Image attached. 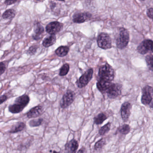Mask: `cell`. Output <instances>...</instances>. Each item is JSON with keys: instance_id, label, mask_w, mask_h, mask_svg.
Here are the masks:
<instances>
[{"instance_id": "1", "label": "cell", "mask_w": 153, "mask_h": 153, "mask_svg": "<svg viewBox=\"0 0 153 153\" xmlns=\"http://www.w3.org/2000/svg\"><path fill=\"white\" fill-rule=\"evenodd\" d=\"M29 102L30 98L27 94H24L17 97L13 104L9 106V111L13 114L20 113L28 105Z\"/></svg>"}, {"instance_id": "38", "label": "cell", "mask_w": 153, "mask_h": 153, "mask_svg": "<svg viewBox=\"0 0 153 153\" xmlns=\"http://www.w3.org/2000/svg\"><path fill=\"white\" fill-rule=\"evenodd\" d=\"M142 1H145V0H142Z\"/></svg>"}, {"instance_id": "31", "label": "cell", "mask_w": 153, "mask_h": 153, "mask_svg": "<svg viewBox=\"0 0 153 153\" xmlns=\"http://www.w3.org/2000/svg\"><path fill=\"white\" fill-rule=\"evenodd\" d=\"M18 0H5L4 3L7 5H11L15 3Z\"/></svg>"}, {"instance_id": "19", "label": "cell", "mask_w": 153, "mask_h": 153, "mask_svg": "<svg viewBox=\"0 0 153 153\" xmlns=\"http://www.w3.org/2000/svg\"><path fill=\"white\" fill-rule=\"evenodd\" d=\"M70 48L67 46H61L55 50V53L59 57L66 56L69 53Z\"/></svg>"}, {"instance_id": "25", "label": "cell", "mask_w": 153, "mask_h": 153, "mask_svg": "<svg viewBox=\"0 0 153 153\" xmlns=\"http://www.w3.org/2000/svg\"><path fill=\"white\" fill-rule=\"evenodd\" d=\"M146 61L148 68L153 71V53H151L146 56Z\"/></svg>"}, {"instance_id": "2", "label": "cell", "mask_w": 153, "mask_h": 153, "mask_svg": "<svg viewBox=\"0 0 153 153\" xmlns=\"http://www.w3.org/2000/svg\"><path fill=\"white\" fill-rule=\"evenodd\" d=\"M129 41L128 30L125 28H120L116 38V45L119 49H123L127 46Z\"/></svg>"}, {"instance_id": "8", "label": "cell", "mask_w": 153, "mask_h": 153, "mask_svg": "<svg viewBox=\"0 0 153 153\" xmlns=\"http://www.w3.org/2000/svg\"><path fill=\"white\" fill-rule=\"evenodd\" d=\"M137 49L138 53L142 55L153 53V41L151 39L143 40L137 47Z\"/></svg>"}, {"instance_id": "4", "label": "cell", "mask_w": 153, "mask_h": 153, "mask_svg": "<svg viewBox=\"0 0 153 153\" xmlns=\"http://www.w3.org/2000/svg\"><path fill=\"white\" fill-rule=\"evenodd\" d=\"M97 43L99 47L102 49L106 50L112 47L111 38L107 33H101L99 35Z\"/></svg>"}, {"instance_id": "12", "label": "cell", "mask_w": 153, "mask_h": 153, "mask_svg": "<svg viewBox=\"0 0 153 153\" xmlns=\"http://www.w3.org/2000/svg\"><path fill=\"white\" fill-rule=\"evenodd\" d=\"M92 15L89 12L79 13L73 16V21L75 23H81L91 18Z\"/></svg>"}, {"instance_id": "7", "label": "cell", "mask_w": 153, "mask_h": 153, "mask_svg": "<svg viewBox=\"0 0 153 153\" xmlns=\"http://www.w3.org/2000/svg\"><path fill=\"white\" fill-rule=\"evenodd\" d=\"M142 94V103L144 105H149L153 100V87L150 85H146L143 88Z\"/></svg>"}, {"instance_id": "5", "label": "cell", "mask_w": 153, "mask_h": 153, "mask_svg": "<svg viewBox=\"0 0 153 153\" xmlns=\"http://www.w3.org/2000/svg\"><path fill=\"white\" fill-rule=\"evenodd\" d=\"M75 98V94L74 92L71 90H67L60 102V107L63 109L67 108L73 103Z\"/></svg>"}, {"instance_id": "10", "label": "cell", "mask_w": 153, "mask_h": 153, "mask_svg": "<svg viewBox=\"0 0 153 153\" xmlns=\"http://www.w3.org/2000/svg\"><path fill=\"white\" fill-rule=\"evenodd\" d=\"M63 27V24L57 21L52 22L46 27V31L51 35H55L60 32Z\"/></svg>"}, {"instance_id": "6", "label": "cell", "mask_w": 153, "mask_h": 153, "mask_svg": "<svg viewBox=\"0 0 153 153\" xmlns=\"http://www.w3.org/2000/svg\"><path fill=\"white\" fill-rule=\"evenodd\" d=\"M93 71L92 68L88 69L79 78L76 84L79 88H82L86 86L93 78Z\"/></svg>"}, {"instance_id": "27", "label": "cell", "mask_w": 153, "mask_h": 153, "mask_svg": "<svg viewBox=\"0 0 153 153\" xmlns=\"http://www.w3.org/2000/svg\"><path fill=\"white\" fill-rule=\"evenodd\" d=\"M106 144V140L104 138H101L95 143L94 149L96 151L102 149Z\"/></svg>"}, {"instance_id": "11", "label": "cell", "mask_w": 153, "mask_h": 153, "mask_svg": "<svg viewBox=\"0 0 153 153\" xmlns=\"http://www.w3.org/2000/svg\"><path fill=\"white\" fill-rule=\"evenodd\" d=\"M132 108V105L130 102H124L120 109L121 117L124 122H127L129 119L131 115V110Z\"/></svg>"}, {"instance_id": "20", "label": "cell", "mask_w": 153, "mask_h": 153, "mask_svg": "<svg viewBox=\"0 0 153 153\" xmlns=\"http://www.w3.org/2000/svg\"><path fill=\"white\" fill-rule=\"evenodd\" d=\"M107 119V117L104 113H99L96 117H94V124L97 125H101Z\"/></svg>"}, {"instance_id": "37", "label": "cell", "mask_w": 153, "mask_h": 153, "mask_svg": "<svg viewBox=\"0 0 153 153\" xmlns=\"http://www.w3.org/2000/svg\"><path fill=\"white\" fill-rule=\"evenodd\" d=\"M37 1H41V0H37Z\"/></svg>"}, {"instance_id": "28", "label": "cell", "mask_w": 153, "mask_h": 153, "mask_svg": "<svg viewBox=\"0 0 153 153\" xmlns=\"http://www.w3.org/2000/svg\"><path fill=\"white\" fill-rule=\"evenodd\" d=\"M38 46L37 45H32L29 48L28 51V53L30 55H34L37 51Z\"/></svg>"}, {"instance_id": "29", "label": "cell", "mask_w": 153, "mask_h": 153, "mask_svg": "<svg viewBox=\"0 0 153 153\" xmlns=\"http://www.w3.org/2000/svg\"><path fill=\"white\" fill-rule=\"evenodd\" d=\"M6 70V65L3 62H1L0 63V73L1 75L4 73L5 72Z\"/></svg>"}, {"instance_id": "35", "label": "cell", "mask_w": 153, "mask_h": 153, "mask_svg": "<svg viewBox=\"0 0 153 153\" xmlns=\"http://www.w3.org/2000/svg\"><path fill=\"white\" fill-rule=\"evenodd\" d=\"M53 153H59L57 152H56V151H54V152H53Z\"/></svg>"}, {"instance_id": "18", "label": "cell", "mask_w": 153, "mask_h": 153, "mask_svg": "<svg viewBox=\"0 0 153 153\" xmlns=\"http://www.w3.org/2000/svg\"><path fill=\"white\" fill-rule=\"evenodd\" d=\"M56 41V37L55 35H51L47 37L42 42V45L43 46L46 48H48L49 47L54 45Z\"/></svg>"}, {"instance_id": "23", "label": "cell", "mask_w": 153, "mask_h": 153, "mask_svg": "<svg viewBox=\"0 0 153 153\" xmlns=\"http://www.w3.org/2000/svg\"><path fill=\"white\" fill-rule=\"evenodd\" d=\"M111 126V123L108 122L103 126L99 130V134L100 135L103 136L106 134L110 131Z\"/></svg>"}, {"instance_id": "33", "label": "cell", "mask_w": 153, "mask_h": 153, "mask_svg": "<svg viewBox=\"0 0 153 153\" xmlns=\"http://www.w3.org/2000/svg\"><path fill=\"white\" fill-rule=\"evenodd\" d=\"M77 153H86V148L84 147H82L81 149L79 150Z\"/></svg>"}, {"instance_id": "14", "label": "cell", "mask_w": 153, "mask_h": 153, "mask_svg": "<svg viewBox=\"0 0 153 153\" xmlns=\"http://www.w3.org/2000/svg\"><path fill=\"white\" fill-rule=\"evenodd\" d=\"M43 108L40 105H38L32 108L28 113L27 116L28 118H36L39 117L43 113Z\"/></svg>"}, {"instance_id": "36", "label": "cell", "mask_w": 153, "mask_h": 153, "mask_svg": "<svg viewBox=\"0 0 153 153\" xmlns=\"http://www.w3.org/2000/svg\"><path fill=\"white\" fill-rule=\"evenodd\" d=\"M57 1H64L65 0H57Z\"/></svg>"}, {"instance_id": "15", "label": "cell", "mask_w": 153, "mask_h": 153, "mask_svg": "<svg viewBox=\"0 0 153 153\" xmlns=\"http://www.w3.org/2000/svg\"><path fill=\"white\" fill-rule=\"evenodd\" d=\"M112 82L106 80L98 79L97 83V86L98 90L102 93H106V91L112 84Z\"/></svg>"}, {"instance_id": "21", "label": "cell", "mask_w": 153, "mask_h": 153, "mask_svg": "<svg viewBox=\"0 0 153 153\" xmlns=\"http://www.w3.org/2000/svg\"><path fill=\"white\" fill-rule=\"evenodd\" d=\"M15 11L13 10H7L5 11L3 14H2V18L4 19H13L14 18L15 16Z\"/></svg>"}, {"instance_id": "17", "label": "cell", "mask_w": 153, "mask_h": 153, "mask_svg": "<svg viewBox=\"0 0 153 153\" xmlns=\"http://www.w3.org/2000/svg\"><path fill=\"white\" fill-rule=\"evenodd\" d=\"M26 128V125L25 123L22 122H19L14 124L12 126L10 130L9 131V133L10 134H15L18 132H21L24 130Z\"/></svg>"}, {"instance_id": "9", "label": "cell", "mask_w": 153, "mask_h": 153, "mask_svg": "<svg viewBox=\"0 0 153 153\" xmlns=\"http://www.w3.org/2000/svg\"><path fill=\"white\" fill-rule=\"evenodd\" d=\"M122 86L118 83H112L110 87L108 89L106 94L110 99H115L121 94Z\"/></svg>"}, {"instance_id": "32", "label": "cell", "mask_w": 153, "mask_h": 153, "mask_svg": "<svg viewBox=\"0 0 153 153\" xmlns=\"http://www.w3.org/2000/svg\"><path fill=\"white\" fill-rule=\"evenodd\" d=\"M8 97H7V95H2L1 96L0 98V102H1V104L2 103H3L4 102L7 100Z\"/></svg>"}, {"instance_id": "34", "label": "cell", "mask_w": 153, "mask_h": 153, "mask_svg": "<svg viewBox=\"0 0 153 153\" xmlns=\"http://www.w3.org/2000/svg\"><path fill=\"white\" fill-rule=\"evenodd\" d=\"M150 107L153 109V100L152 101V102L150 103Z\"/></svg>"}, {"instance_id": "30", "label": "cell", "mask_w": 153, "mask_h": 153, "mask_svg": "<svg viewBox=\"0 0 153 153\" xmlns=\"http://www.w3.org/2000/svg\"><path fill=\"white\" fill-rule=\"evenodd\" d=\"M147 16L153 21V8L148 9L147 11Z\"/></svg>"}, {"instance_id": "3", "label": "cell", "mask_w": 153, "mask_h": 153, "mask_svg": "<svg viewBox=\"0 0 153 153\" xmlns=\"http://www.w3.org/2000/svg\"><path fill=\"white\" fill-rule=\"evenodd\" d=\"M115 77L114 69L108 64L102 65L99 68V79L112 82Z\"/></svg>"}, {"instance_id": "16", "label": "cell", "mask_w": 153, "mask_h": 153, "mask_svg": "<svg viewBox=\"0 0 153 153\" xmlns=\"http://www.w3.org/2000/svg\"><path fill=\"white\" fill-rule=\"evenodd\" d=\"M44 32V28L41 24L37 22L35 25L34 29V33L32 38L34 40H39L42 38V34Z\"/></svg>"}, {"instance_id": "13", "label": "cell", "mask_w": 153, "mask_h": 153, "mask_svg": "<svg viewBox=\"0 0 153 153\" xmlns=\"http://www.w3.org/2000/svg\"><path fill=\"white\" fill-rule=\"evenodd\" d=\"M79 147V144L75 139H72L67 142L65 146V153H75Z\"/></svg>"}, {"instance_id": "26", "label": "cell", "mask_w": 153, "mask_h": 153, "mask_svg": "<svg viewBox=\"0 0 153 153\" xmlns=\"http://www.w3.org/2000/svg\"><path fill=\"white\" fill-rule=\"evenodd\" d=\"M42 118H38L37 119H34L31 120L29 122V125L31 127H35L40 126L43 122Z\"/></svg>"}, {"instance_id": "22", "label": "cell", "mask_w": 153, "mask_h": 153, "mask_svg": "<svg viewBox=\"0 0 153 153\" xmlns=\"http://www.w3.org/2000/svg\"><path fill=\"white\" fill-rule=\"evenodd\" d=\"M119 132L123 135H127L129 134L131 130L130 126L127 124H125L118 128Z\"/></svg>"}, {"instance_id": "24", "label": "cell", "mask_w": 153, "mask_h": 153, "mask_svg": "<svg viewBox=\"0 0 153 153\" xmlns=\"http://www.w3.org/2000/svg\"><path fill=\"white\" fill-rule=\"evenodd\" d=\"M70 70V65L68 64H64L60 69L59 75L60 76H66L69 72Z\"/></svg>"}]
</instances>
